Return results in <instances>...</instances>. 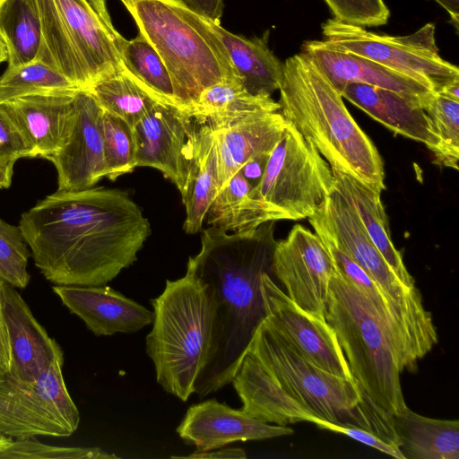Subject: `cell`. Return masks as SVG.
Here are the masks:
<instances>
[{
    "instance_id": "49",
    "label": "cell",
    "mask_w": 459,
    "mask_h": 459,
    "mask_svg": "<svg viewBox=\"0 0 459 459\" xmlns=\"http://www.w3.org/2000/svg\"><path fill=\"white\" fill-rule=\"evenodd\" d=\"M8 49L4 42L0 38V64L7 62L8 60Z\"/></svg>"
},
{
    "instance_id": "2",
    "label": "cell",
    "mask_w": 459,
    "mask_h": 459,
    "mask_svg": "<svg viewBox=\"0 0 459 459\" xmlns=\"http://www.w3.org/2000/svg\"><path fill=\"white\" fill-rule=\"evenodd\" d=\"M231 383L241 410L256 420L280 426L319 420L369 430L398 446L393 419L381 413L354 380L316 367L267 317Z\"/></svg>"
},
{
    "instance_id": "8",
    "label": "cell",
    "mask_w": 459,
    "mask_h": 459,
    "mask_svg": "<svg viewBox=\"0 0 459 459\" xmlns=\"http://www.w3.org/2000/svg\"><path fill=\"white\" fill-rule=\"evenodd\" d=\"M307 219L321 239L351 257L377 282L388 300L412 360L417 363L423 359L438 342L431 313L425 308L420 290L398 279L371 241L355 209L334 185Z\"/></svg>"
},
{
    "instance_id": "40",
    "label": "cell",
    "mask_w": 459,
    "mask_h": 459,
    "mask_svg": "<svg viewBox=\"0 0 459 459\" xmlns=\"http://www.w3.org/2000/svg\"><path fill=\"white\" fill-rule=\"evenodd\" d=\"M314 424H316L320 429L343 434L349 437H351L352 439L359 441V443L373 447L394 458L404 459L398 446L385 441L369 430L357 427L336 425L319 420H316Z\"/></svg>"
},
{
    "instance_id": "5",
    "label": "cell",
    "mask_w": 459,
    "mask_h": 459,
    "mask_svg": "<svg viewBox=\"0 0 459 459\" xmlns=\"http://www.w3.org/2000/svg\"><path fill=\"white\" fill-rule=\"evenodd\" d=\"M120 2L162 59L180 108L188 112L209 86L239 79L208 20L181 0Z\"/></svg>"
},
{
    "instance_id": "22",
    "label": "cell",
    "mask_w": 459,
    "mask_h": 459,
    "mask_svg": "<svg viewBox=\"0 0 459 459\" xmlns=\"http://www.w3.org/2000/svg\"><path fill=\"white\" fill-rule=\"evenodd\" d=\"M342 98L396 134L424 143L432 152L438 137L423 106L398 92L364 83H349Z\"/></svg>"
},
{
    "instance_id": "51",
    "label": "cell",
    "mask_w": 459,
    "mask_h": 459,
    "mask_svg": "<svg viewBox=\"0 0 459 459\" xmlns=\"http://www.w3.org/2000/svg\"><path fill=\"white\" fill-rule=\"evenodd\" d=\"M4 0H0V4L3 2Z\"/></svg>"
},
{
    "instance_id": "11",
    "label": "cell",
    "mask_w": 459,
    "mask_h": 459,
    "mask_svg": "<svg viewBox=\"0 0 459 459\" xmlns=\"http://www.w3.org/2000/svg\"><path fill=\"white\" fill-rule=\"evenodd\" d=\"M322 31L335 47L409 76L435 92L459 82L458 67L438 53L433 23L410 35L389 36L331 18L322 24Z\"/></svg>"
},
{
    "instance_id": "15",
    "label": "cell",
    "mask_w": 459,
    "mask_h": 459,
    "mask_svg": "<svg viewBox=\"0 0 459 459\" xmlns=\"http://www.w3.org/2000/svg\"><path fill=\"white\" fill-rule=\"evenodd\" d=\"M101 114L91 93L87 89L78 90L67 131L48 159L57 172V190L92 187L105 178Z\"/></svg>"
},
{
    "instance_id": "46",
    "label": "cell",
    "mask_w": 459,
    "mask_h": 459,
    "mask_svg": "<svg viewBox=\"0 0 459 459\" xmlns=\"http://www.w3.org/2000/svg\"><path fill=\"white\" fill-rule=\"evenodd\" d=\"M441 5L450 15L452 22L458 28L459 0H434Z\"/></svg>"
},
{
    "instance_id": "37",
    "label": "cell",
    "mask_w": 459,
    "mask_h": 459,
    "mask_svg": "<svg viewBox=\"0 0 459 459\" xmlns=\"http://www.w3.org/2000/svg\"><path fill=\"white\" fill-rule=\"evenodd\" d=\"M117 459L98 447L46 445L34 437L13 439L0 448V459Z\"/></svg>"
},
{
    "instance_id": "38",
    "label": "cell",
    "mask_w": 459,
    "mask_h": 459,
    "mask_svg": "<svg viewBox=\"0 0 459 459\" xmlns=\"http://www.w3.org/2000/svg\"><path fill=\"white\" fill-rule=\"evenodd\" d=\"M333 18L361 27L387 23L390 12L383 0H325Z\"/></svg>"
},
{
    "instance_id": "34",
    "label": "cell",
    "mask_w": 459,
    "mask_h": 459,
    "mask_svg": "<svg viewBox=\"0 0 459 459\" xmlns=\"http://www.w3.org/2000/svg\"><path fill=\"white\" fill-rule=\"evenodd\" d=\"M424 109L430 117L438 145L433 153L434 163L455 170L459 160V100L435 92Z\"/></svg>"
},
{
    "instance_id": "6",
    "label": "cell",
    "mask_w": 459,
    "mask_h": 459,
    "mask_svg": "<svg viewBox=\"0 0 459 459\" xmlns=\"http://www.w3.org/2000/svg\"><path fill=\"white\" fill-rule=\"evenodd\" d=\"M151 303L154 316L146 352L158 384L186 402L195 394L209 357L215 313L212 291L186 273L167 280L163 292Z\"/></svg>"
},
{
    "instance_id": "28",
    "label": "cell",
    "mask_w": 459,
    "mask_h": 459,
    "mask_svg": "<svg viewBox=\"0 0 459 459\" xmlns=\"http://www.w3.org/2000/svg\"><path fill=\"white\" fill-rule=\"evenodd\" d=\"M196 121V120H195ZM219 191L218 152L212 129L196 121L194 162L186 198L182 201L186 217L183 230L198 233L208 207Z\"/></svg>"
},
{
    "instance_id": "35",
    "label": "cell",
    "mask_w": 459,
    "mask_h": 459,
    "mask_svg": "<svg viewBox=\"0 0 459 459\" xmlns=\"http://www.w3.org/2000/svg\"><path fill=\"white\" fill-rule=\"evenodd\" d=\"M101 131L105 178L115 180L135 168L133 128L122 118L102 109Z\"/></svg>"
},
{
    "instance_id": "50",
    "label": "cell",
    "mask_w": 459,
    "mask_h": 459,
    "mask_svg": "<svg viewBox=\"0 0 459 459\" xmlns=\"http://www.w3.org/2000/svg\"><path fill=\"white\" fill-rule=\"evenodd\" d=\"M13 438H12L9 436L4 435V433L0 432V448L6 446L9 442H11Z\"/></svg>"
},
{
    "instance_id": "25",
    "label": "cell",
    "mask_w": 459,
    "mask_h": 459,
    "mask_svg": "<svg viewBox=\"0 0 459 459\" xmlns=\"http://www.w3.org/2000/svg\"><path fill=\"white\" fill-rule=\"evenodd\" d=\"M334 187L355 209L366 232L398 279L411 289L415 280L406 269L403 255L392 242L381 192L348 174L332 171Z\"/></svg>"
},
{
    "instance_id": "29",
    "label": "cell",
    "mask_w": 459,
    "mask_h": 459,
    "mask_svg": "<svg viewBox=\"0 0 459 459\" xmlns=\"http://www.w3.org/2000/svg\"><path fill=\"white\" fill-rule=\"evenodd\" d=\"M87 90L103 110L122 118L132 128L153 106L167 102L134 76L123 64L94 82Z\"/></svg>"
},
{
    "instance_id": "3",
    "label": "cell",
    "mask_w": 459,
    "mask_h": 459,
    "mask_svg": "<svg viewBox=\"0 0 459 459\" xmlns=\"http://www.w3.org/2000/svg\"><path fill=\"white\" fill-rule=\"evenodd\" d=\"M272 223L232 234L210 226L202 231L199 253L188 259L186 273L209 285L215 304L209 357L195 390L200 398L231 383L268 316L261 279L273 275Z\"/></svg>"
},
{
    "instance_id": "4",
    "label": "cell",
    "mask_w": 459,
    "mask_h": 459,
    "mask_svg": "<svg viewBox=\"0 0 459 459\" xmlns=\"http://www.w3.org/2000/svg\"><path fill=\"white\" fill-rule=\"evenodd\" d=\"M281 114L312 143L332 171L385 190L381 155L348 111L342 96L302 52L283 63Z\"/></svg>"
},
{
    "instance_id": "42",
    "label": "cell",
    "mask_w": 459,
    "mask_h": 459,
    "mask_svg": "<svg viewBox=\"0 0 459 459\" xmlns=\"http://www.w3.org/2000/svg\"><path fill=\"white\" fill-rule=\"evenodd\" d=\"M268 157L269 155L254 157L240 168L241 173L253 186L260 180Z\"/></svg>"
},
{
    "instance_id": "18",
    "label": "cell",
    "mask_w": 459,
    "mask_h": 459,
    "mask_svg": "<svg viewBox=\"0 0 459 459\" xmlns=\"http://www.w3.org/2000/svg\"><path fill=\"white\" fill-rule=\"evenodd\" d=\"M177 432L196 452L221 448L237 441L264 440L294 433L287 426L256 420L215 399L190 406Z\"/></svg>"
},
{
    "instance_id": "43",
    "label": "cell",
    "mask_w": 459,
    "mask_h": 459,
    "mask_svg": "<svg viewBox=\"0 0 459 459\" xmlns=\"http://www.w3.org/2000/svg\"><path fill=\"white\" fill-rule=\"evenodd\" d=\"M172 458H201V459H245L247 454L239 447H230L211 452H195L187 456H172Z\"/></svg>"
},
{
    "instance_id": "33",
    "label": "cell",
    "mask_w": 459,
    "mask_h": 459,
    "mask_svg": "<svg viewBox=\"0 0 459 459\" xmlns=\"http://www.w3.org/2000/svg\"><path fill=\"white\" fill-rule=\"evenodd\" d=\"M80 89L65 75L44 63L34 60L0 75V104L32 93Z\"/></svg>"
},
{
    "instance_id": "19",
    "label": "cell",
    "mask_w": 459,
    "mask_h": 459,
    "mask_svg": "<svg viewBox=\"0 0 459 459\" xmlns=\"http://www.w3.org/2000/svg\"><path fill=\"white\" fill-rule=\"evenodd\" d=\"M301 52L314 62L340 93L349 83H364L398 92L420 102L423 108L435 93L409 76L342 50L325 39L305 42Z\"/></svg>"
},
{
    "instance_id": "48",
    "label": "cell",
    "mask_w": 459,
    "mask_h": 459,
    "mask_svg": "<svg viewBox=\"0 0 459 459\" xmlns=\"http://www.w3.org/2000/svg\"><path fill=\"white\" fill-rule=\"evenodd\" d=\"M453 100H459V82H453L439 91Z\"/></svg>"
},
{
    "instance_id": "9",
    "label": "cell",
    "mask_w": 459,
    "mask_h": 459,
    "mask_svg": "<svg viewBox=\"0 0 459 459\" xmlns=\"http://www.w3.org/2000/svg\"><path fill=\"white\" fill-rule=\"evenodd\" d=\"M42 42L37 59L80 89L122 65L124 38L111 30L85 0H36Z\"/></svg>"
},
{
    "instance_id": "21",
    "label": "cell",
    "mask_w": 459,
    "mask_h": 459,
    "mask_svg": "<svg viewBox=\"0 0 459 459\" xmlns=\"http://www.w3.org/2000/svg\"><path fill=\"white\" fill-rule=\"evenodd\" d=\"M60 90L32 93L0 104L36 156L49 159L59 148L74 111L77 91Z\"/></svg>"
},
{
    "instance_id": "7",
    "label": "cell",
    "mask_w": 459,
    "mask_h": 459,
    "mask_svg": "<svg viewBox=\"0 0 459 459\" xmlns=\"http://www.w3.org/2000/svg\"><path fill=\"white\" fill-rule=\"evenodd\" d=\"M325 320L363 395L386 417L403 411L407 407L403 370L394 343L364 296L336 269L329 282Z\"/></svg>"
},
{
    "instance_id": "31",
    "label": "cell",
    "mask_w": 459,
    "mask_h": 459,
    "mask_svg": "<svg viewBox=\"0 0 459 459\" xmlns=\"http://www.w3.org/2000/svg\"><path fill=\"white\" fill-rule=\"evenodd\" d=\"M253 186L238 169L210 204L204 221L224 231H248L255 227L249 193Z\"/></svg>"
},
{
    "instance_id": "17",
    "label": "cell",
    "mask_w": 459,
    "mask_h": 459,
    "mask_svg": "<svg viewBox=\"0 0 459 459\" xmlns=\"http://www.w3.org/2000/svg\"><path fill=\"white\" fill-rule=\"evenodd\" d=\"M0 294L11 356L8 373L20 382H35L56 359H64L63 351L15 287L3 280Z\"/></svg>"
},
{
    "instance_id": "23",
    "label": "cell",
    "mask_w": 459,
    "mask_h": 459,
    "mask_svg": "<svg viewBox=\"0 0 459 459\" xmlns=\"http://www.w3.org/2000/svg\"><path fill=\"white\" fill-rule=\"evenodd\" d=\"M287 125L281 112L271 111L255 114L224 129L212 130L218 152L219 190L250 159L270 155Z\"/></svg>"
},
{
    "instance_id": "47",
    "label": "cell",
    "mask_w": 459,
    "mask_h": 459,
    "mask_svg": "<svg viewBox=\"0 0 459 459\" xmlns=\"http://www.w3.org/2000/svg\"><path fill=\"white\" fill-rule=\"evenodd\" d=\"M13 167L0 166V188H8L12 183Z\"/></svg>"
},
{
    "instance_id": "20",
    "label": "cell",
    "mask_w": 459,
    "mask_h": 459,
    "mask_svg": "<svg viewBox=\"0 0 459 459\" xmlns=\"http://www.w3.org/2000/svg\"><path fill=\"white\" fill-rule=\"evenodd\" d=\"M52 290L96 336L135 333L153 321L152 311L106 285H55Z\"/></svg>"
},
{
    "instance_id": "14",
    "label": "cell",
    "mask_w": 459,
    "mask_h": 459,
    "mask_svg": "<svg viewBox=\"0 0 459 459\" xmlns=\"http://www.w3.org/2000/svg\"><path fill=\"white\" fill-rule=\"evenodd\" d=\"M273 273L286 295L305 312L325 319L333 259L320 238L295 225L286 238L275 242Z\"/></svg>"
},
{
    "instance_id": "32",
    "label": "cell",
    "mask_w": 459,
    "mask_h": 459,
    "mask_svg": "<svg viewBox=\"0 0 459 459\" xmlns=\"http://www.w3.org/2000/svg\"><path fill=\"white\" fill-rule=\"evenodd\" d=\"M123 65L139 81L168 103L180 108L175 97L170 75L158 52L142 35L119 45Z\"/></svg>"
},
{
    "instance_id": "39",
    "label": "cell",
    "mask_w": 459,
    "mask_h": 459,
    "mask_svg": "<svg viewBox=\"0 0 459 459\" xmlns=\"http://www.w3.org/2000/svg\"><path fill=\"white\" fill-rule=\"evenodd\" d=\"M25 157H37L8 115L0 108V166H12Z\"/></svg>"
},
{
    "instance_id": "13",
    "label": "cell",
    "mask_w": 459,
    "mask_h": 459,
    "mask_svg": "<svg viewBox=\"0 0 459 459\" xmlns=\"http://www.w3.org/2000/svg\"><path fill=\"white\" fill-rule=\"evenodd\" d=\"M196 121L190 114L160 102L133 127L136 167L162 172L186 198L194 162Z\"/></svg>"
},
{
    "instance_id": "36",
    "label": "cell",
    "mask_w": 459,
    "mask_h": 459,
    "mask_svg": "<svg viewBox=\"0 0 459 459\" xmlns=\"http://www.w3.org/2000/svg\"><path fill=\"white\" fill-rule=\"evenodd\" d=\"M30 252L20 226L0 218V276L15 288L24 289L30 281L27 270Z\"/></svg>"
},
{
    "instance_id": "24",
    "label": "cell",
    "mask_w": 459,
    "mask_h": 459,
    "mask_svg": "<svg viewBox=\"0 0 459 459\" xmlns=\"http://www.w3.org/2000/svg\"><path fill=\"white\" fill-rule=\"evenodd\" d=\"M208 22L225 47L244 87L251 94L272 97L281 87L283 63L269 48L267 36L247 39L228 31L221 23Z\"/></svg>"
},
{
    "instance_id": "16",
    "label": "cell",
    "mask_w": 459,
    "mask_h": 459,
    "mask_svg": "<svg viewBox=\"0 0 459 459\" xmlns=\"http://www.w3.org/2000/svg\"><path fill=\"white\" fill-rule=\"evenodd\" d=\"M261 283L269 321L316 367L354 380L332 325L299 307L277 285L273 274L263 273Z\"/></svg>"
},
{
    "instance_id": "41",
    "label": "cell",
    "mask_w": 459,
    "mask_h": 459,
    "mask_svg": "<svg viewBox=\"0 0 459 459\" xmlns=\"http://www.w3.org/2000/svg\"><path fill=\"white\" fill-rule=\"evenodd\" d=\"M193 12L216 23H221L223 0H181Z\"/></svg>"
},
{
    "instance_id": "12",
    "label": "cell",
    "mask_w": 459,
    "mask_h": 459,
    "mask_svg": "<svg viewBox=\"0 0 459 459\" xmlns=\"http://www.w3.org/2000/svg\"><path fill=\"white\" fill-rule=\"evenodd\" d=\"M64 359H56L32 383H22L8 372H0V432L21 439L65 437L77 429L80 413L65 383Z\"/></svg>"
},
{
    "instance_id": "10",
    "label": "cell",
    "mask_w": 459,
    "mask_h": 459,
    "mask_svg": "<svg viewBox=\"0 0 459 459\" xmlns=\"http://www.w3.org/2000/svg\"><path fill=\"white\" fill-rule=\"evenodd\" d=\"M333 183L330 165L288 121L260 180L249 193L255 227L309 218L329 195Z\"/></svg>"
},
{
    "instance_id": "1",
    "label": "cell",
    "mask_w": 459,
    "mask_h": 459,
    "mask_svg": "<svg viewBox=\"0 0 459 459\" xmlns=\"http://www.w3.org/2000/svg\"><path fill=\"white\" fill-rule=\"evenodd\" d=\"M19 226L34 264L56 285H106L137 260L151 234L128 193L105 186L57 190L24 212Z\"/></svg>"
},
{
    "instance_id": "44",
    "label": "cell",
    "mask_w": 459,
    "mask_h": 459,
    "mask_svg": "<svg viewBox=\"0 0 459 459\" xmlns=\"http://www.w3.org/2000/svg\"><path fill=\"white\" fill-rule=\"evenodd\" d=\"M3 279L0 276V291ZM11 366L10 348L4 325L0 294V372H9Z\"/></svg>"
},
{
    "instance_id": "30",
    "label": "cell",
    "mask_w": 459,
    "mask_h": 459,
    "mask_svg": "<svg viewBox=\"0 0 459 459\" xmlns=\"http://www.w3.org/2000/svg\"><path fill=\"white\" fill-rule=\"evenodd\" d=\"M0 38L8 49V68L37 59L42 29L36 0H4L0 4Z\"/></svg>"
},
{
    "instance_id": "26",
    "label": "cell",
    "mask_w": 459,
    "mask_h": 459,
    "mask_svg": "<svg viewBox=\"0 0 459 459\" xmlns=\"http://www.w3.org/2000/svg\"><path fill=\"white\" fill-rule=\"evenodd\" d=\"M404 459H458L459 421L422 416L408 406L393 416Z\"/></svg>"
},
{
    "instance_id": "27",
    "label": "cell",
    "mask_w": 459,
    "mask_h": 459,
    "mask_svg": "<svg viewBox=\"0 0 459 459\" xmlns=\"http://www.w3.org/2000/svg\"><path fill=\"white\" fill-rule=\"evenodd\" d=\"M280 109L272 97L251 94L239 79H226L204 89L188 113L212 130H221L255 114Z\"/></svg>"
},
{
    "instance_id": "45",
    "label": "cell",
    "mask_w": 459,
    "mask_h": 459,
    "mask_svg": "<svg viewBox=\"0 0 459 459\" xmlns=\"http://www.w3.org/2000/svg\"><path fill=\"white\" fill-rule=\"evenodd\" d=\"M93 12L111 30H116L107 9L106 0H85Z\"/></svg>"
}]
</instances>
